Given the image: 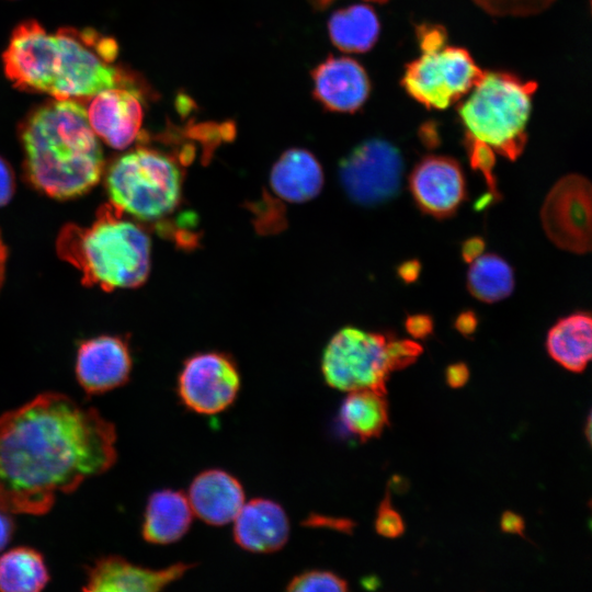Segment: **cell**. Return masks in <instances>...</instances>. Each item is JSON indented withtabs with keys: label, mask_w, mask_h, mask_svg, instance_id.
Returning <instances> with one entry per match:
<instances>
[{
	"label": "cell",
	"mask_w": 592,
	"mask_h": 592,
	"mask_svg": "<svg viewBox=\"0 0 592 592\" xmlns=\"http://www.w3.org/2000/svg\"><path fill=\"white\" fill-rule=\"evenodd\" d=\"M115 425L70 396L41 392L0 414V511L44 515L59 494L110 470Z\"/></svg>",
	"instance_id": "6da1fadb"
},
{
	"label": "cell",
	"mask_w": 592,
	"mask_h": 592,
	"mask_svg": "<svg viewBox=\"0 0 592 592\" xmlns=\"http://www.w3.org/2000/svg\"><path fill=\"white\" fill-rule=\"evenodd\" d=\"M116 55L115 41L95 31L66 27L49 34L37 22L27 21L13 31L3 64L14 86L71 100L134 87L132 79L112 65Z\"/></svg>",
	"instance_id": "7a4b0ae2"
},
{
	"label": "cell",
	"mask_w": 592,
	"mask_h": 592,
	"mask_svg": "<svg viewBox=\"0 0 592 592\" xmlns=\"http://www.w3.org/2000/svg\"><path fill=\"white\" fill-rule=\"evenodd\" d=\"M21 136L27 175L46 194L75 197L99 181L103 155L81 104L57 100L41 106Z\"/></svg>",
	"instance_id": "3957f363"
},
{
	"label": "cell",
	"mask_w": 592,
	"mask_h": 592,
	"mask_svg": "<svg viewBox=\"0 0 592 592\" xmlns=\"http://www.w3.org/2000/svg\"><path fill=\"white\" fill-rule=\"evenodd\" d=\"M123 213L107 203L91 226L66 225L59 232L57 252L81 272L84 285L112 291L146 281L150 240L143 229L123 219Z\"/></svg>",
	"instance_id": "277c9868"
},
{
	"label": "cell",
	"mask_w": 592,
	"mask_h": 592,
	"mask_svg": "<svg viewBox=\"0 0 592 592\" xmlns=\"http://www.w3.org/2000/svg\"><path fill=\"white\" fill-rule=\"evenodd\" d=\"M537 84L506 72H485L459 105L465 139L515 160L526 144L532 95Z\"/></svg>",
	"instance_id": "5b68a950"
},
{
	"label": "cell",
	"mask_w": 592,
	"mask_h": 592,
	"mask_svg": "<svg viewBox=\"0 0 592 592\" xmlns=\"http://www.w3.org/2000/svg\"><path fill=\"white\" fill-rule=\"evenodd\" d=\"M422 352V346L412 340L344 327L326 345L321 372L334 389H372L386 395L390 373L413 364Z\"/></svg>",
	"instance_id": "8992f818"
},
{
	"label": "cell",
	"mask_w": 592,
	"mask_h": 592,
	"mask_svg": "<svg viewBox=\"0 0 592 592\" xmlns=\"http://www.w3.org/2000/svg\"><path fill=\"white\" fill-rule=\"evenodd\" d=\"M417 35L422 54L408 64L401 83L424 106L444 110L467 94L485 71L466 49L446 44L442 26L422 24Z\"/></svg>",
	"instance_id": "52a82bcc"
},
{
	"label": "cell",
	"mask_w": 592,
	"mask_h": 592,
	"mask_svg": "<svg viewBox=\"0 0 592 592\" xmlns=\"http://www.w3.org/2000/svg\"><path fill=\"white\" fill-rule=\"evenodd\" d=\"M106 186L111 203L140 219L163 217L178 206L182 177L177 163L153 149L137 148L111 166Z\"/></svg>",
	"instance_id": "ba28073f"
},
{
	"label": "cell",
	"mask_w": 592,
	"mask_h": 592,
	"mask_svg": "<svg viewBox=\"0 0 592 592\" xmlns=\"http://www.w3.org/2000/svg\"><path fill=\"white\" fill-rule=\"evenodd\" d=\"M402 171L399 150L384 139L373 138L356 146L341 161L339 178L353 202L373 206L398 194Z\"/></svg>",
	"instance_id": "9c48e42d"
},
{
	"label": "cell",
	"mask_w": 592,
	"mask_h": 592,
	"mask_svg": "<svg viewBox=\"0 0 592 592\" xmlns=\"http://www.w3.org/2000/svg\"><path fill=\"white\" fill-rule=\"evenodd\" d=\"M240 384L234 360L225 353L207 351L186 358L179 373L177 391L185 408L212 415L234 403Z\"/></svg>",
	"instance_id": "30bf717a"
},
{
	"label": "cell",
	"mask_w": 592,
	"mask_h": 592,
	"mask_svg": "<svg viewBox=\"0 0 592 592\" xmlns=\"http://www.w3.org/2000/svg\"><path fill=\"white\" fill-rule=\"evenodd\" d=\"M591 184L580 174L561 178L549 191L540 219L560 249L579 254L591 249Z\"/></svg>",
	"instance_id": "8fae6325"
},
{
	"label": "cell",
	"mask_w": 592,
	"mask_h": 592,
	"mask_svg": "<svg viewBox=\"0 0 592 592\" xmlns=\"http://www.w3.org/2000/svg\"><path fill=\"white\" fill-rule=\"evenodd\" d=\"M410 191L419 208L436 218L453 215L466 196L458 162L445 156H428L412 170Z\"/></svg>",
	"instance_id": "7c38bea8"
},
{
	"label": "cell",
	"mask_w": 592,
	"mask_h": 592,
	"mask_svg": "<svg viewBox=\"0 0 592 592\" xmlns=\"http://www.w3.org/2000/svg\"><path fill=\"white\" fill-rule=\"evenodd\" d=\"M192 565L178 562L152 569L128 561L121 556H103L87 568L83 591L90 592H156L179 580Z\"/></svg>",
	"instance_id": "4fadbf2b"
},
{
	"label": "cell",
	"mask_w": 592,
	"mask_h": 592,
	"mask_svg": "<svg viewBox=\"0 0 592 592\" xmlns=\"http://www.w3.org/2000/svg\"><path fill=\"white\" fill-rule=\"evenodd\" d=\"M132 364L128 345L121 338H92L78 350L76 378L86 394L101 395L126 384Z\"/></svg>",
	"instance_id": "5bb4252c"
},
{
	"label": "cell",
	"mask_w": 592,
	"mask_h": 592,
	"mask_svg": "<svg viewBox=\"0 0 592 592\" xmlns=\"http://www.w3.org/2000/svg\"><path fill=\"white\" fill-rule=\"evenodd\" d=\"M141 99L136 86L112 88L94 94L87 112L94 134L116 149L130 145L141 127Z\"/></svg>",
	"instance_id": "9a60e30c"
},
{
	"label": "cell",
	"mask_w": 592,
	"mask_h": 592,
	"mask_svg": "<svg viewBox=\"0 0 592 592\" xmlns=\"http://www.w3.org/2000/svg\"><path fill=\"white\" fill-rule=\"evenodd\" d=\"M314 96L327 110L352 113L369 94L364 68L349 57H329L312 71Z\"/></svg>",
	"instance_id": "2e32d148"
},
{
	"label": "cell",
	"mask_w": 592,
	"mask_h": 592,
	"mask_svg": "<svg viewBox=\"0 0 592 592\" xmlns=\"http://www.w3.org/2000/svg\"><path fill=\"white\" fill-rule=\"evenodd\" d=\"M289 520L275 501L255 498L244 502L234 520L235 542L252 553H273L281 549L289 536Z\"/></svg>",
	"instance_id": "e0dca14e"
},
{
	"label": "cell",
	"mask_w": 592,
	"mask_h": 592,
	"mask_svg": "<svg viewBox=\"0 0 592 592\" xmlns=\"http://www.w3.org/2000/svg\"><path fill=\"white\" fill-rule=\"evenodd\" d=\"M187 500L202 521L212 525H224L235 520L244 503V491L240 481L221 469L200 473L191 482Z\"/></svg>",
	"instance_id": "ac0fdd59"
},
{
	"label": "cell",
	"mask_w": 592,
	"mask_h": 592,
	"mask_svg": "<svg viewBox=\"0 0 592 592\" xmlns=\"http://www.w3.org/2000/svg\"><path fill=\"white\" fill-rule=\"evenodd\" d=\"M323 172L319 161L305 149L286 150L272 167L270 185L273 192L288 203H305L323 186Z\"/></svg>",
	"instance_id": "d6986e66"
},
{
	"label": "cell",
	"mask_w": 592,
	"mask_h": 592,
	"mask_svg": "<svg viewBox=\"0 0 592 592\" xmlns=\"http://www.w3.org/2000/svg\"><path fill=\"white\" fill-rule=\"evenodd\" d=\"M192 519L193 511L185 494L172 489L155 491L146 504L143 537L156 545L174 543L189 531Z\"/></svg>",
	"instance_id": "ffe728a7"
},
{
	"label": "cell",
	"mask_w": 592,
	"mask_h": 592,
	"mask_svg": "<svg viewBox=\"0 0 592 592\" xmlns=\"http://www.w3.org/2000/svg\"><path fill=\"white\" fill-rule=\"evenodd\" d=\"M549 355L566 369L584 371L592 355V325L588 312H576L560 319L547 334Z\"/></svg>",
	"instance_id": "44dd1931"
},
{
	"label": "cell",
	"mask_w": 592,
	"mask_h": 592,
	"mask_svg": "<svg viewBox=\"0 0 592 592\" xmlns=\"http://www.w3.org/2000/svg\"><path fill=\"white\" fill-rule=\"evenodd\" d=\"M339 417L350 434L366 442L380 436L389 424L388 402L385 395L372 389L352 390L343 400Z\"/></svg>",
	"instance_id": "7402d4cb"
},
{
	"label": "cell",
	"mask_w": 592,
	"mask_h": 592,
	"mask_svg": "<svg viewBox=\"0 0 592 592\" xmlns=\"http://www.w3.org/2000/svg\"><path fill=\"white\" fill-rule=\"evenodd\" d=\"M331 42L341 50L364 53L378 38L379 21L374 10L365 4H354L334 12L328 22Z\"/></svg>",
	"instance_id": "603a6c76"
},
{
	"label": "cell",
	"mask_w": 592,
	"mask_h": 592,
	"mask_svg": "<svg viewBox=\"0 0 592 592\" xmlns=\"http://www.w3.org/2000/svg\"><path fill=\"white\" fill-rule=\"evenodd\" d=\"M49 579L43 555L32 547H15L0 556L2 592H37L47 585Z\"/></svg>",
	"instance_id": "cb8c5ba5"
},
{
	"label": "cell",
	"mask_w": 592,
	"mask_h": 592,
	"mask_svg": "<svg viewBox=\"0 0 592 592\" xmlns=\"http://www.w3.org/2000/svg\"><path fill=\"white\" fill-rule=\"evenodd\" d=\"M467 288L480 301L490 304L502 300L514 289L513 270L497 254H481L468 270Z\"/></svg>",
	"instance_id": "d4e9b609"
},
{
	"label": "cell",
	"mask_w": 592,
	"mask_h": 592,
	"mask_svg": "<svg viewBox=\"0 0 592 592\" xmlns=\"http://www.w3.org/2000/svg\"><path fill=\"white\" fill-rule=\"evenodd\" d=\"M286 590L344 592L349 590V584L332 571L314 569L293 577L287 583Z\"/></svg>",
	"instance_id": "484cf974"
},
{
	"label": "cell",
	"mask_w": 592,
	"mask_h": 592,
	"mask_svg": "<svg viewBox=\"0 0 592 592\" xmlns=\"http://www.w3.org/2000/svg\"><path fill=\"white\" fill-rule=\"evenodd\" d=\"M465 146L473 169L479 170L483 174L491 194L499 196L497 180L492 173L496 164V153L489 147L473 140L465 139Z\"/></svg>",
	"instance_id": "4316f807"
},
{
	"label": "cell",
	"mask_w": 592,
	"mask_h": 592,
	"mask_svg": "<svg viewBox=\"0 0 592 592\" xmlns=\"http://www.w3.org/2000/svg\"><path fill=\"white\" fill-rule=\"evenodd\" d=\"M405 523L401 515L392 508L389 492L380 502L375 519L377 534L387 538H397L405 532Z\"/></svg>",
	"instance_id": "83f0119b"
},
{
	"label": "cell",
	"mask_w": 592,
	"mask_h": 592,
	"mask_svg": "<svg viewBox=\"0 0 592 592\" xmlns=\"http://www.w3.org/2000/svg\"><path fill=\"white\" fill-rule=\"evenodd\" d=\"M408 333L415 339H424L433 331V320L429 315L409 316L405 322Z\"/></svg>",
	"instance_id": "f1b7e54d"
},
{
	"label": "cell",
	"mask_w": 592,
	"mask_h": 592,
	"mask_svg": "<svg viewBox=\"0 0 592 592\" xmlns=\"http://www.w3.org/2000/svg\"><path fill=\"white\" fill-rule=\"evenodd\" d=\"M446 383L452 388L463 387L469 378V369L464 363L452 364L445 372Z\"/></svg>",
	"instance_id": "f546056e"
},
{
	"label": "cell",
	"mask_w": 592,
	"mask_h": 592,
	"mask_svg": "<svg viewBox=\"0 0 592 592\" xmlns=\"http://www.w3.org/2000/svg\"><path fill=\"white\" fill-rule=\"evenodd\" d=\"M500 527L502 532L510 534H517L522 537L524 536L525 523L522 516L519 514L505 511L500 519Z\"/></svg>",
	"instance_id": "4dcf8cb0"
},
{
	"label": "cell",
	"mask_w": 592,
	"mask_h": 592,
	"mask_svg": "<svg viewBox=\"0 0 592 592\" xmlns=\"http://www.w3.org/2000/svg\"><path fill=\"white\" fill-rule=\"evenodd\" d=\"M13 193V178L8 164L0 158V206L4 205Z\"/></svg>",
	"instance_id": "1f68e13d"
},
{
	"label": "cell",
	"mask_w": 592,
	"mask_h": 592,
	"mask_svg": "<svg viewBox=\"0 0 592 592\" xmlns=\"http://www.w3.org/2000/svg\"><path fill=\"white\" fill-rule=\"evenodd\" d=\"M485 241L480 237H473L466 240L462 247V257L467 263H471L482 254Z\"/></svg>",
	"instance_id": "d6a6232c"
},
{
	"label": "cell",
	"mask_w": 592,
	"mask_h": 592,
	"mask_svg": "<svg viewBox=\"0 0 592 592\" xmlns=\"http://www.w3.org/2000/svg\"><path fill=\"white\" fill-rule=\"evenodd\" d=\"M477 325V317L471 310L460 312L455 321V328L466 337L475 332Z\"/></svg>",
	"instance_id": "836d02e7"
},
{
	"label": "cell",
	"mask_w": 592,
	"mask_h": 592,
	"mask_svg": "<svg viewBox=\"0 0 592 592\" xmlns=\"http://www.w3.org/2000/svg\"><path fill=\"white\" fill-rule=\"evenodd\" d=\"M14 530L15 525L13 520L11 519V514L0 511V551H2L10 543Z\"/></svg>",
	"instance_id": "e575fe53"
},
{
	"label": "cell",
	"mask_w": 592,
	"mask_h": 592,
	"mask_svg": "<svg viewBox=\"0 0 592 592\" xmlns=\"http://www.w3.org/2000/svg\"><path fill=\"white\" fill-rule=\"evenodd\" d=\"M421 265L417 260H410L402 263L398 269L399 276L406 282H414L420 273Z\"/></svg>",
	"instance_id": "d590c367"
},
{
	"label": "cell",
	"mask_w": 592,
	"mask_h": 592,
	"mask_svg": "<svg viewBox=\"0 0 592 592\" xmlns=\"http://www.w3.org/2000/svg\"><path fill=\"white\" fill-rule=\"evenodd\" d=\"M4 264H5V248L0 238V287L3 281V275H4Z\"/></svg>",
	"instance_id": "8d00e7d4"
},
{
	"label": "cell",
	"mask_w": 592,
	"mask_h": 592,
	"mask_svg": "<svg viewBox=\"0 0 592 592\" xmlns=\"http://www.w3.org/2000/svg\"><path fill=\"white\" fill-rule=\"evenodd\" d=\"M333 0H309L312 7L316 9H325L327 5H329ZM368 1H375V2H386L387 0H368Z\"/></svg>",
	"instance_id": "74e56055"
},
{
	"label": "cell",
	"mask_w": 592,
	"mask_h": 592,
	"mask_svg": "<svg viewBox=\"0 0 592 592\" xmlns=\"http://www.w3.org/2000/svg\"><path fill=\"white\" fill-rule=\"evenodd\" d=\"M585 435H587L588 442L590 443L591 442V415H589L587 420Z\"/></svg>",
	"instance_id": "f35d334b"
}]
</instances>
